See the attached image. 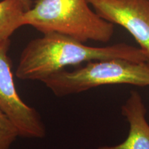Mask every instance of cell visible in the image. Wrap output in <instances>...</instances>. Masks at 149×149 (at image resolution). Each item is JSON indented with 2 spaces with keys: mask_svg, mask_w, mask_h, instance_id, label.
Returning <instances> with one entry per match:
<instances>
[{
  "mask_svg": "<svg viewBox=\"0 0 149 149\" xmlns=\"http://www.w3.org/2000/svg\"><path fill=\"white\" fill-rule=\"evenodd\" d=\"M111 59L148 61L140 48L125 43L95 47L66 35L49 33L28 43L20 55L15 74L21 80L42 81L69 66Z\"/></svg>",
  "mask_w": 149,
  "mask_h": 149,
  "instance_id": "6da1fadb",
  "label": "cell"
},
{
  "mask_svg": "<svg viewBox=\"0 0 149 149\" xmlns=\"http://www.w3.org/2000/svg\"><path fill=\"white\" fill-rule=\"evenodd\" d=\"M24 21L43 34L58 33L83 43H107L114 34V24L100 17L87 0H37Z\"/></svg>",
  "mask_w": 149,
  "mask_h": 149,
  "instance_id": "7a4b0ae2",
  "label": "cell"
},
{
  "mask_svg": "<svg viewBox=\"0 0 149 149\" xmlns=\"http://www.w3.org/2000/svg\"><path fill=\"white\" fill-rule=\"evenodd\" d=\"M42 82L57 97L84 92L105 85L149 86V64L124 59L93 61L72 70H62Z\"/></svg>",
  "mask_w": 149,
  "mask_h": 149,
  "instance_id": "3957f363",
  "label": "cell"
},
{
  "mask_svg": "<svg viewBox=\"0 0 149 149\" xmlns=\"http://www.w3.org/2000/svg\"><path fill=\"white\" fill-rule=\"evenodd\" d=\"M10 45V40L0 44V110L15 124L19 137L42 139L46 133L42 117L36 109L22 100L17 91L8 55Z\"/></svg>",
  "mask_w": 149,
  "mask_h": 149,
  "instance_id": "277c9868",
  "label": "cell"
},
{
  "mask_svg": "<svg viewBox=\"0 0 149 149\" xmlns=\"http://www.w3.org/2000/svg\"><path fill=\"white\" fill-rule=\"evenodd\" d=\"M106 21L127 30L149 63V0H87Z\"/></svg>",
  "mask_w": 149,
  "mask_h": 149,
  "instance_id": "5b68a950",
  "label": "cell"
},
{
  "mask_svg": "<svg viewBox=\"0 0 149 149\" xmlns=\"http://www.w3.org/2000/svg\"><path fill=\"white\" fill-rule=\"evenodd\" d=\"M146 108L139 92L132 91L121 108V113L129 124L125 140L111 146L97 149H149V124L146 119Z\"/></svg>",
  "mask_w": 149,
  "mask_h": 149,
  "instance_id": "8992f818",
  "label": "cell"
},
{
  "mask_svg": "<svg viewBox=\"0 0 149 149\" xmlns=\"http://www.w3.org/2000/svg\"><path fill=\"white\" fill-rule=\"evenodd\" d=\"M31 0H3L0 1V44L10 40L19 28L25 25L24 14L31 8Z\"/></svg>",
  "mask_w": 149,
  "mask_h": 149,
  "instance_id": "52a82bcc",
  "label": "cell"
},
{
  "mask_svg": "<svg viewBox=\"0 0 149 149\" xmlns=\"http://www.w3.org/2000/svg\"><path fill=\"white\" fill-rule=\"evenodd\" d=\"M18 137L19 133L17 128L0 110V149H10Z\"/></svg>",
  "mask_w": 149,
  "mask_h": 149,
  "instance_id": "ba28073f",
  "label": "cell"
},
{
  "mask_svg": "<svg viewBox=\"0 0 149 149\" xmlns=\"http://www.w3.org/2000/svg\"><path fill=\"white\" fill-rule=\"evenodd\" d=\"M147 63H148V62H147ZM148 64H149V63H148Z\"/></svg>",
  "mask_w": 149,
  "mask_h": 149,
  "instance_id": "9c48e42d",
  "label": "cell"
}]
</instances>
